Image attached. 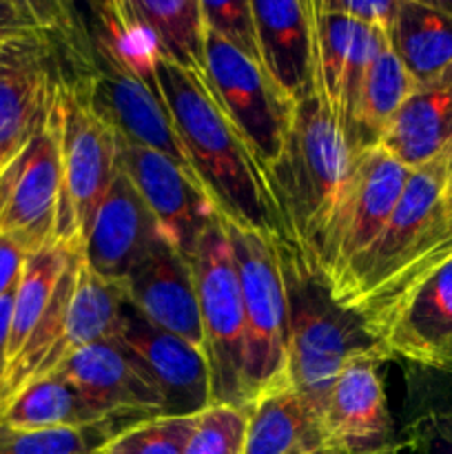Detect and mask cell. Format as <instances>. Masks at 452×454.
<instances>
[{
    "label": "cell",
    "instance_id": "obj_1",
    "mask_svg": "<svg viewBox=\"0 0 452 454\" xmlns=\"http://www.w3.org/2000/svg\"><path fill=\"white\" fill-rule=\"evenodd\" d=\"M450 162L452 142L428 164L412 168L379 238L331 286L332 300L353 310L368 333L452 260V217L443 204Z\"/></svg>",
    "mask_w": 452,
    "mask_h": 454
},
{
    "label": "cell",
    "instance_id": "obj_2",
    "mask_svg": "<svg viewBox=\"0 0 452 454\" xmlns=\"http://www.w3.org/2000/svg\"><path fill=\"white\" fill-rule=\"evenodd\" d=\"M158 84L199 189L229 224L286 247L266 168L202 78L160 58Z\"/></svg>",
    "mask_w": 452,
    "mask_h": 454
},
{
    "label": "cell",
    "instance_id": "obj_3",
    "mask_svg": "<svg viewBox=\"0 0 452 454\" xmlns=\"http://www.w3.org/2000/svg\"><path fill=\"white\" fill-rule=\"evenodd\" d=\"M350 160L353 151L322 96L313 93L297 102L284 149L266 168V180L286 248L313 269L323 226L335 207Z\"/></svg>",
    "mask_w": 452,
    "mask_h": 454
},
{
    "label": "cell",
    "instance_id": "obj_4",
    "mask_svg": "<svg viewBox=\"0 0 452 454\" xmlns=\"http://www.w3.org/2000/svg\"><path fill=\"white\" fill-rule=\"evenodd\" d=\"M277 253L288 304V380L322 419L341 368L362 355H381L366 324L332 300L313 266L279 244Z\"/></svg>",
    "mask_w": 452,
    "mask_h": 454
},
{
    "label": "cell",
    "instance_id": "obj_5",
    "mask_svg": "<svg viewBox=\"0 0 452 454\" xmlns=\"http://www.w3.org/2000/svg\"><path fill=\"white\" fill-rule=\"evenodd\" d=\"M56 111L62 168L56 244L80 255L97 207L120 168V137L93 106L80 78L60 82Z\"/></svg>",
    "mask_w": 452,
    "mask_h": 454
},
{
    "label": "cell",
    "instance_id": "obj_6",
    "mask_svg": "<svg viewBox=\"0 0 452 454\" xmlns=\"http://www.w3.org/2000/svg\"><path fill=\"white\" fill-rule=\"evenodd\" d=\"M191 266L198 288L213 403L251 408L246 395V319L242 284L226 222L217 211H213L195 242Z\"/></svg>",
    "mask_w": 452,
    "mask_h": 454
},
{
    "label": "cell",
    "instance_id": "obj_7",
    "mask_svg": "<svg viewBox=\"0 0 452 454\" xmlns=\"http://www.w3.org/2000/svg\"><path fill=\"white\" fill-rule=\"evenodd\" d=\"M226 222V220H224ZM246 319V395L255 403L264 395L291 386L288 380V304L277 244L257 231L229 224Z\"/></svg>",
    "mask_w": 452,
    "mask_h": 454
},
{
    "label": "cell",
    "instance_id": "obj_8",
    "mask_svg": "<svg viewBox=\"0 0 452 454\" xmlns=\"http://www.w3.org/2000/svg\"><path fill=\"white\" fill-rule=\"evenodd\" d=\"M410 177V168L370 146L353 153L331 217L319 239L315 269L335 286L355 260L379 238Z\"/></svg>",
    "mask_w": 452,
    "mask_h": 454
},
{
    "label": "cell",
    "instance_id": "obj_9",
    "mask_svg": "<svg viewBox=\"0 0 452 454\" xmlns=\"http://www.w3.org/2000/svg\"><path fill=\"white\" fill-rule=\"evenodd\" d=\"M207 87L269 168L279 158L295 105L257 62L207 29Z\"/></svg>",
    "mask_w": 452,
    "mask_h": 454
},
{
    "label": "cell",
    "instance_id": "obj_10",
    "mask_svg": "<svg viewBox=\"0 0 452 454\" xmlns=\"http://www.w3.org/2000/svg\"><path fill=\"white\" fill-rule=\"evenodd\" d=\"M118 341L140 375L162 399V415L195 417L211 399V372L202 350L151 326L129 301L122 309Z\"/></svg>",
    "mask_w": 452,
    "mask_h": 454
},
{
    "label": "cell",
    "instance_id": "obj_11",
    "mask_svg": "<svg viewBox=\"0 0 452 454\" xmlns=\"http://www.w3.org/2000/svg\"><path fill=\"white\" fill-rule=\"evenodd\" d=\"M87 60L89 71L80 75V80L93 106L115 129L120 140L168 155L195 180L189 158L173 129L162 93L146 87L131 71L120 67L97 49H91Z\"/></svg>",
    "mask_w": 452,
    "mask_h": 454
},
{
    "label": "cell",
    "instance_id": "obj_12",
    "mask_svg": "<svg viewBox=\"0 0 452 454\" xmlns=\"http://www.w3.org/2000/svg\"><path fill=\"white\" fill-rule=\"evenodd\" d=\"M379 357L362 355L341 368L322 412L326 450L335 454H394L403 450L390 415Z\"/></svg>",
    "mask_w": 452,
    "mask_h": 454
},
{
    "label": "cell",
    "instance_id": "obj_13",
    "mask_svg": "<svg viewBox=\"0 0 452 454\" xmlns=\"http://www.w3.org/2000/svg\"><path fill=\"white\" fill-rule=\"evenodd\" d=\"M384 362L452 371V260L370 328Z\"/></svg>",
    "mask_w": 452,
    "mask_h": 454
},
{
    "label": "cell",
    "instance_id": "obj_14",
    "mask_svg": "<svg viewBox=\"0 0 452 454\" xmlns=\"http://www.w3.org/2000/svg\"><path fill=\"white\" fill-rule=\"evenodd\" d=\"M60 193V131L53 100L47 122L22 151L20 171L0 215V233L16 239L29 255L56 244Z\"/></svg>",
    "mask_w": 452,
    "mask_h": 454
},
{
    "label": "cell",
    "instance_id": "obj_15",
    "mask_svg": "<svg viewBox=\"0 0 452 454\" xmlns=\"http://www.w3.org/2000/svg\"><path fill=\"white\" fill-rule=\"evenodd\" d=\"M122 291L129 304L151 326L171 333L204 353L193 266L167 238L160 235L158 242L129 270L122 279Z\"/></svg>",
    "mask_w": 452,
    "mask_h": 454
},
{
    "label": "cell",
    "instance_id": "obj_16",
    "mask_svg": "<svg viewBox=\"0 0 452 454\" xmlns=\"http://www.w3.org/2000/svg\"><path fill=\"white\" fill-rule=\"evenodd\" d=\"M120 167L153 213L162 238L191 260L213 204L198 182L168 155L120 140Z\"/></svg>",
    "mask_w": 452,
    "mask_h": 454
},
{
    "label": "cell",
    "instance_id": "obj_17",
    "mask_svg": "<svg viewBox=\"0 0 452 454\" xmlns=\"http://www.w3.org/2000/svg\"><path fill=\"white\" fill-rule=\"evenodd\" d=\"M261 69L297 105L319 93L315 0H253Z\"/></svg>",
    "mask_w": 452,
    "mask_h": 454
},
{
    "label": "cell",
    "instance_id": "obj_18",
    "mask_svg": "<svg viewBox=\"0 0 452 454\" xmlns=\"http://www.w3.org/2000/svg\"><path fill=\"white\" fill-rule=\"evenodd\" d=\"M160 235L153 213L120 167L97 207L80 257L96 275L122 284Z\"/></svg>",
    "mask_w": 452,
    "mask_h": 454
},
{
    "label": "cell",
    "instance_id": "obj_19",
    "mask_svg": "<svg viewBox=\"0 0 452 454\" xmlns=\"http://www.w3.org/2000/svg\"><path fill=\"white\" fill-rule=\"evenodd\" d=\"M51 375L65 377L106 419L162 415V399L140 375L118 341L87 346L62 362Z\"/></svg>",
    "mask_w": 452,
    "mask_h": 454
},
{
    "label": "cell",
    "instance_id": "obj_20",
    "mask_svg": "<svg viewBox=\"0 0 452 454\" xmlns=\"http://www.w3.org/2000/svg\"><path fill=\"white\" fill-rule=\"evenodd\" d=\"M452 142V65L410 93L379 145L403 167L419 168Z\"/></svg>",
    "mask_w": 452,
    "mask_h": 454
},
{
    "label": "cell",
    "instance_id": "obj_21",
    "mask_svg": "<svg viewBox=\"0 0 452 454\" xmlns=\"http://www.w3.org/2000/svg\"><path fill=\"white\" fill-rule=\"evenodd\" d=\"M44 49L27 53L0 71V153L13 160L49 118L58 87Z\"/></svg>",
    "mask_w": 452,
    "mask_h": 454
},
{
    "label": "cell",
    "instance_id": "obj_22",
    "mask_svg": "<svg viewBox=\"0 0 452 454\" xmlns=\"http://www.w3.org/2000/svg\"><path fill=\"white\" fill-rule=\"evenodd\" d=\"M124 301L127 297H124L122 284L109 282V279L96 275L78 255L75 286L69 310H66L65 333L35 380L51 375L62 362H66L80 348L118 340Z\"/></svg>",
    "mask_w": 452,
    "mask_h": 454
},
{
    "label": "cell",
    "instance_id": "obj_23",
    "mask_svg": "<svg viewBox=\"0 0 452 454\" xmlns=\"http://www.w3.org/2000/svg\"><path fill=\"white\" fill-rule=\"evenodd\" d=\"M390 47L417 87L452 65V0H399Z\"/></svg>",
    "mask_w": 452,
    "mask_h": 454
},
{
    "label": "cell",
    "instance_id": "obj_24",
    "mask_svg": "<svg viewBox=\"0 0 452 454\" xmlns=\"http://www.w3.org/2000/svg\"><path fill=\"white\" fill-rule=\"evenodd\" d=\"M326 450L322 419L292 386L251 406L244 454H317Z\"/></svg>",
    "mask_w": 452,
    "mask_h": 454
},
{
    "label": "cell",
    "instance_id": "obj_25",
    "mask_svg": "<svg viewBox=\"0 0 452 454\" xmlns=\"http://www.w3.org/2000/svg\"><path fill=\"white\" fill-rule=\"evenodd\" d=\"M415 89V80L410 78L403 62L388 43V47L375 58L368 69L350 109L344 129L350 151L359 153V151L379 145L388 124L393 122Z\"/></svg>",
    "mask_w": 452,
    "mask_h": 454
},
{
    "label": "cell",
    "instance_id": "obj_26",
    "mask_svg": "<svg viewBox=\"0 0 452 454\" xmlns=\"http://www.w3.org/2000/svg\"><path fill=\"white\" fill-rule=\"evenodd\" d=\"M0 424L20 430H78L113 421L100 415L65 377L47 375L25 386L4 406Z\"/></svg>",
    "mask_w": 452,
    "mask_h": 454
},
{
    "label": "cell",
    "instance_id": "obj_27",
    "mask_svg": "<svg viewBox=\"0 0 452 454\" xmlns=\"http://www.w3.org/2000/svg\"><path fill=\"white\" fill-rule=\"evenodd\" d=\"M96 34L93 49L131 71L149 89L160 93L158 60L162 58L153 31L137 13L133 0L93 4Z\"/></svg>",
    "mask_w": 452,
    "mask_h": 454
},
{
    "label": "cell",
    "instance_id": "obj_28",
    "mask_svg": "<svg viewBox=\"0 0 452 454\" xmlns=\"http://www.w3.org/2000/svg\"><path fill=\"white\" fill-rule=\"evenodd\" d=\"M160 53L207 82V25L199 0H133Z\"/></svg>",
    "mask_w": 452,
    "mask_h": 454
},
{
    "label": "cell",
    "instance_id": "obj_29",
    "mask_svg": "<svg viewBox=\"0 0 452 454\" xmlns=\"http://www.w3.org/2000/svg\"><path fill=\"white\" fill-rule=\"evenodd\" d=\"M74 253L66 251L60 244H49L43 251L31 253L25 262L20 279H18L16 295H13L12 313V335H9V364L22 353L29 341L31 333L47 313L51 297L56 293L58 282L65 270L69 269ZM7 364V368H9Z\"/></svg>",
    "mask_w": 452,
    "mask_h": 454
},
{
    "label": "cell",
    "instance_id": "obj_30",
    "mask_svg": "<svg viewBox=\"0 0 452 454\" xmlns=\"http://www.w3.org/2000/svg\"><path fill=\"white\" fill-rule=\"evenodd\" d=\"M315 12H317L319 96L341 127L344 80L350 51H353L357 22L328 7L326 0H315Z\"/></svg>",
    "mask_w": 452,
    "mask_h": 454
},
{
    "label": "cell",
    "instance_id": "obj_31",
    "mask_svg": "<svg viewBox=\"0 0 452 454\" xmlns=\"http://www.w3.org/2000/svg\"><path fill=\"white\" fill-rule=\"evenodd\" d=\"M195 417H146L118 428L97 454H184Z\"/></svg>",
    "mask_w": 452,
    "mask_h": 454
},
{
    "label": "cell",
    "instance_id": "obj_32",
    "mask_svg": "<svg viewBox=\"0 0 452 454\" xmlns=\"http://www.w3.org/2000/svg\"><path fill=\"white\" fill-rule=\"evenodd\" d=\"M113 433L111 424L78 430H20L0 424V454H96Z\"/></svg>",
    "mask_w": 452,
    "mask_h": 454
},
{
    "label": "cell",
    "instance_id": "obj_33",
    "mask_svg": "<svg viewBox=\"0 0 452 454\" xmlns=\"http://www.w3.org/2000/svg\"><path fill=\"white\" fill-rule=\"evenodd\" d=\"M65 13L56 3L0 0V47H47L49 35L69 22Z\"/></svg>",
    "mask_w": 452,
    "mask_h": 454
},
{
    "label": "cell",
    "instance_id": "obj_34",
    "mask_svg": "<svg viewBox=\"0 0 452 454\" xmlns=\"http://www.w3.org/2000/svg\"><path fill=\"white\" fill-rule=\"evenodd\" d=\"M251 408L211 403L195 421L184 454H244Z\"/></svg>",
    "mask_w": 452,
    "mask_h": 454
},
{
    "label": "cell",
    "instance_id": "obj_35",
    "mask_svg": "<svg viewBox=\"0 0 452 454\" xmlns=\"http://www.w3.org/2000/svg\"><path fill=\"white\" fill-rule=\"evenodd\" d=\"M199 3H202L207 29L261 67L253 0H199Z\"/></svg>",
    "mask_w": 452,
    "mask_h": 454
},
{
    "label": "cell",
    "instance_id": "obj_36",
    "mask_svg": "<svg viewBox=\"0 0 452 454\" xmlns=\"http://www.w3.org/2000/svg\"><path fill=\"white\" fill-rule=\"evenodd\" d=\"M406 408L408 417L434 415L452 417V371H428L406 366Z\"/></svg>",
    "mask_w": 452,
    "mask_h": 454
},
{
    "label": "cell",
    "instance_id": "obj_37",
    "mask_svg": "<svg viewBox=\"0 0 452 454\" xmlns=\"http://www.w3.org/2000/svg\"><path fill=\"white\" fill-rule=\"evenodd\" d=\"M399 442L408 454H452V417L434 412L408 417Z\"/></svg>",
    "mask_w": 452,
    "mask_h": 454
},
{
    "label": "cell",
    "instance_id": "obj_38",
    "mask_svg": "<svg viewBox=\"0 0 452 454\" xmlns=\"http://www.w3.org/2000/svg\"><path fill=\"white\" fill-rule=\"evenodd\" d=\"M326 4L335 12L344 13L350 20L359 22V25L375 27V29L390 34L394 16H397L399 0H363V3H355V0H326Z\"/></svg>",
    "mask_w": 452,
    "mask_h": 454
},
{
    "label": "cell",
    "instance_id": "obj_39",
    "mask_svg": "<svg viewBox=\"0 0 452 454\" xmlns=\"http://www.w3.org/2000/svg\"><path fill=\"white\" fill-rule=\"evenodd\" d=\"M27 257H29V253L16 239L0 233V297L18 286Z\"/></svg>",
    "mask_w": 452,
    "mask_h": 454
},
{
    "label": "cell",
    "instance_id": "obj_40",
    "mask_svg": "<svg viewBox=\"0 0 452 454\" xmlns=\"http://www.w3.org/2000/svg\"><path fill=\"white\" fill-rule=\"evenodd\" d=\"M13 295H16V288H12L7 295L0 297V384H3L9 364V335H12Z\"/></svg>",
    "mask_w": 452,
    "mask_h": 454
},
{
    "label": "cell",
    "instance_id": "obj_41",
    "mask_svg": "<svg viewBox=\"0 0 452 454\" xmlns=\"http://www.w3.org/2000/svg\"><path fill=\"white\" fill-rule=\"evenodd\" d=\"M20 164H22V153L18 155V158H13L12 162L7 164V168L0 173V215H3L4 204H7L9 195H12L13 182H16L18 171H20Z\"/></svg>",
    "mask_w": 452,
    "mask_h": 454
},
{
    "label": "cell",
    "instance_id": "obj_42",
    "mask_svg": "<svg viewBox=\"0 0 452 454\" xmlns=\"http://www.w3.org/2000/svg\"><path fill=\"white\" fill-rule=\"evenodd\" d=\"M35 49H47V47H0V71H3L4 67L13 65L16 60H20V58L27 56V53L35 51Z\"/></svg>",
    "mask_w": 452,
    "mask_h": 454
},
{
    "label": "cell",
    "instance_id": "obj_43",
    "mask_svg": "<svg viewBox=\"0 0 452 454\" xmlns=\"http://www.w3.org/2000/svg\"><path fill=\"white\" fill-rule=\"evenodd\" d=\"M443 204H446L448 215L452 217V162L450 168H448V177H446V191H443Z\"/></svg>",
    "mask_w": 452,
    "mask_h": 454
},
{
    "label": "cell",
    "instance_id": "obj_44",
    "mask_svg": "<svg viewBox=\"0 0 452 454\" xmlns=\"http://www.w3.org/2000/svg\"><path fill=\"white\" fill-rule=\"evenodd\" d=\"M16 158H18V155H16ZM9 162H12V160H7V158H4L3 153H0V173H3L4 168H7V164H9Z\"/></svg>",
    "mask_w": 452,
    "mask_h": 454
},
{
    "label": "cell",
    "instance_id": "obj_45",
    "mask_svg": "<svg viewBox=\"0 0 452 454\" xmlns=\"http://www.w3.org/2000/svg\"><path fill=\"white\" fill-rule=\"evenodd\" d=\"M317 454H335V452H331V450H323V452H317Z\"/></svg>",
    "mask_w": 452,
    "mask_h": 454
},
{
    "label": "cell",
    "instance_id": "obj_46",
    "mask_svg": "<svg viewBox=\"0 0 452 454\" xmlns=\"http://www.w3.org/2000/svg\"><path fill=\"white\" fill-rule=\"evenodd\" d=\"M394 454H408L406 450H399V452H394Z\"/></svg>",
    "mask_w": 452,
    "mask_h": 454
},
{
    "label": "cell",
    "instance_id": "obj_47",
    "mask_svg": "<svg viewBox=\"0 0 452 454\" xmlns=\"http://www.w3.org/2000/svg\"><path fill=\"white\" fill-rule=\"evenodd\" d=\"M96 454H97V452H96Z\"/></svg>",
    "mask_w": 452,
    "mask_h": 454
}]
</instances>
